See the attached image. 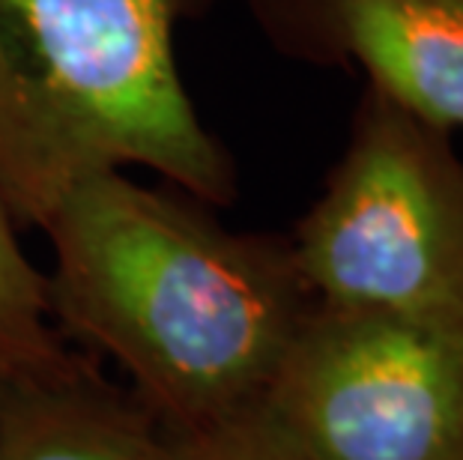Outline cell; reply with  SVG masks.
Returning <instances> with one entry per match:
<instances>
[{"label": "cell", "instance_id": "1", "mask_svg": "<svg viewBox=\"0 0 463 460\" xmlns=\"http://www.w3.org/2000/svg\"><path fill=\"white\" fill-rule=\"evenodd\" d=\"M43 230L52 317L129 374L167 434L263 404L317 305L290 239L228 230L126 171L81 177Z\"/></svg>", "mask_w": 463, "mask_h": 460}, {"label": "cell", "instance_id": "2", "mask_svg": "<svg viewBox=\"0 0 463 460\" xmlns=\"http://www.w3.org/2000/svg\"><path fill=\"white\" fill-rule=\"evenodd\" d=\"M192 0H0V198L39 228L96 171L150 168L194 201L236 168L185 90L174 31Z\"/></svg>", "mask_w": 463, "mask_h": 460}, {"label": "cell", "instance_id": "3", "mask_svg": "<svg viewBox=\"0 0 463 460\" xmlns=\"http://www.w3.org/2000/svg\"><path fill=\"white\" fill-rule=\"evenodd\" d=\"M290 249L320 305L463 329V155L451 129L364 84Z\"/></svg>", "mask_w": 463, "mask_h": 460}, {"label": "cell", "instance_id": "4", "mask_svg": "<svg viewBox=\"0 0 463 460\" xmlns=\"http://www.w3.org/2000/svg\"><path fill=\"white\" fill-rule=\"evenodd\" d=\"M263 407L302 460H463V329L317 302Z\"/></svg>", "mask_w": 463, "mask_h": 460}, {"label": "cell", "instance_id": "5", "mask_svg": "<svg viewBox=\"0 0 463 460\" xmlns=\"http://www.w3.org/2000/svg\"><path fill=\"white\" fill-rule=\"evenodd\" d=\"M266 39L297 61L356 66L412 114L463 129V0H249Z\"/></svg>", "mask_w": 463, "mask_h": 460}, {"label": "cell", "instance_id": "6", "mask_svg": "<svg viewBox=\"0 0 463 460\" xmlns=\"http://www.w3.org/2000/svg\"><path fill=\"white\" fill-rule=\"evenodd\" d=\"M0 460H174V439L75 356L48 374L0 380Z\"/></svg>", "mask_w": 463, "mask_h": 460}, {"label": "cell", "instance_id": "7", "mask_svg": "<svg viewBox=\"0 0 463 460\" xmlns=\"http://www.w3.org/2000/svg\"><path fill=\"white\" fill-rule=\"evenodd\" d=\"M15 228L0 198V380L48 374L78 356L54 329L45 276L24 254Z\"/></svg>", "mask_w": 463, "mask_h": 460}, {"label": "cell", "instance_id": "8", "mask_svg": "<svg viewBox=\"0 0 463 460\" xmlns=\"http://www.w3.org/2000/svg\"><path fill=\"white\" fill-rule=\"evenodd\" d=\"M171 439L174 460H302L263 404Z\"/></svg>", "mask_w": 463, "mask_h": 460}]
</instances>
